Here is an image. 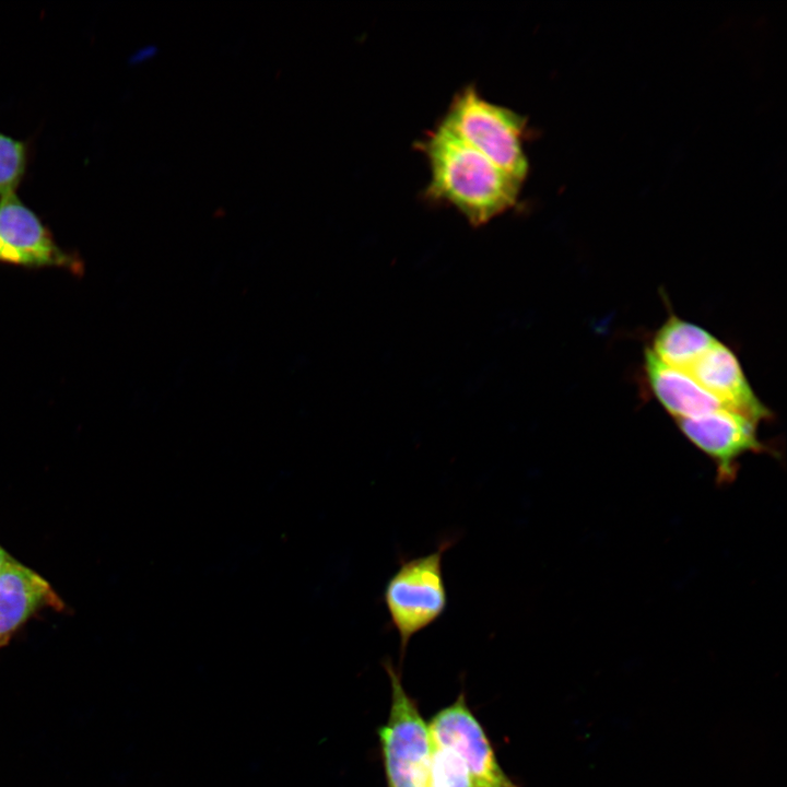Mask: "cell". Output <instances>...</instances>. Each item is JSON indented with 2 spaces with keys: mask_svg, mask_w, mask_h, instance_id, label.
<instances>
[{
  "mask_svg": "<svg viewBox=\"0 0 787 787\" xmlns=\"http://www.w3.org/2000/svg\"><path fill=\"white\" fill-rule=\"evenodd\" d=\"M420 149L430 171L426 197L451 205L471 225H484L516 205L522 184L442 124L428 131Z\"/></svg>",
  "mask_w": 787,
  "mask_h": 787,
  "instance_id": "obj_1",
  "label": "cell"
},
{
  "mask_svg": "<svg viewBox=\"0 0 787 787\" xmlns=\"http://www.w3.org/2000/svg\"><path fill=\"white\" fill-rule=\"evenodd\" d=\"M439 124L500 169L524 183L529 168L524 150L527 127L524 116L485 99L469 85L454 96Z\"/></svg>",
  "mask_w": 787,
  "mask_h": 787,
  "instance_id": "obj_2",
  "label": "cell"
},
{
  "mask_svg": "<svg viewBox=\"0 0 787 787\" xmlns=\"http://www.w3.org/2000/svg\"><path fill=\"white\" fill-rule=\"evenodd\" d=\"M455 543L445 538L431 553L401 559L386 582L383 601L400 641V660L410 639L438 621L447 610L443 556Z\"/></svg>",
  "mask_w": 787,
  "mask_h": 787,
  "instance_id": "obj_3",
  "label": "cell"
},
{
  "mask_svg": "<svg viewBox=\"0 0 787 787\" xmlns=\"http://www.w3.org/2000/svg\"><path fill=\"white\" fill-rule=\"evenodd\" d=\"M391 686L387 721L378 740L387 787H428L432 738L416 702L407 693L400 673L387 661Z\"/></svg>",
  "mask_w": 787,
  "mask_h": 787,
  "instance_id": "obj_4",
  "label": "cell"
},
{
  "mask_svg": "<svg viewBox=\"0 0 787 787\" xmlns=\"http://www.w3.org/2000/svg\"><path fill=\"white\" fill-rule=\"evenodd\" d=\"M0 262L31 270L59 268L75 277L85 270L80 254L62 248L16 192L0 198Z\"/></svg>",
  "mask_w": 787,
  "mask_h": 787,
  "instance_id": "obj_5",
  "label": "cell"
},
{
  "mask_svg": "<svg viewBox=\"0 0 787 787\" xmlns=\"http://www.w3.org/2000/svg\"><path fill=\"white\" fill-rule=\"evenodd\" d=\"M676 422L682 434L714 462L719 484L736 480L744 455L773 454L771 446L760 439L757 423L726 409Z\"/></svg>",
  "mask_w": 787,
  "mask_h": 787,
  "instance_id": "obj_6",
  "label": "cell"
},
{
  "mask_svg": "<svg viewBox=\"0 0 787 787\" xmlns=\"http://www.w3.org/2000/svg\"><path fill=\"white\" fill-rule=\"evenodd\" d=\"M432 741L455 752L474 787H520L501 767L493 747L468 706L465 693L430 720Z\"/></svg>",
  "mask_w": 787,
  "mask_h": 787,
  "instance_id": "obj_7",
  "label": "cell"
},
{
  "mask_svg": "<svg viewBox=\"0 0 787 787\" xmlns=\"http://www.w3.org/2000/svg\"><path fill=\"white\" fill-rule=\"evenodd\" d=\"M686 373L724 409L757 424L772 419V411L755 395L737 355L720 341L717 340Z\"/></svg>",
  "mask_w": 787,
  "mask_h": 787,
  "instance_id": "obj_8",
  "label": "cell"
},
{
  "mask_svg": "<svg viewBox=\"0 0 787 787\" xmlns=\"http://www.w3.org/2000/svg\"><path fill=\"white\" fill-rule=\"evenodd\" d=\"M63 601L38 573L10 554L0 567V648L39 610Z\"/></svg>",
  "mask_w": 787,
  "mask_h": 787,
  "instance_id": "obj_9",
  "label": "cell"
},
{
  "mask_svg": "<svg viewBox=\"0 0 787 787\" xmlns=\"http://www.w3.org/2000/svg\"><path fill=\"white\" fill-rule=\"evenodd\" d=\"M644 372L657 401L676 421L724 409L690 374L667 365L648 348L644 353Z\"/></svg>",
  "mask_w": 787,
  "mask_h": 787,
  "instance_id": "obj_10",
  "label": "cell"
},
{
  "mask_svg": "<svg viewBox=\"0 0 787 787\" xmlns=\"http://www.w3.org/2000/svg\"><path fill=\"white\" fill-rule=\"evenodd\" d=\"M716 341L703 327L670 315L648 349L667 365L688 372Z\"/></svg>",
  "mask_w": 787,
  "mask_h": 787,
  "instance_id": "obj_11",
  "label": "cell"
},
{
  "mask_svg": "<svg viewBox=\"0 0 787 787\" xmlns=\"http://www.w3.org/2000/svg\"><path fill=\"white\" fill-rule=\"evenodd\" d=\"M27 166V144L0 131V198L15 193Z\"/></svg>",
  "mask_w": 787,
  "mask_h": 787,
  "instance_id": "obj_12",
  "label": "cell"
},
{
  "mask_svg": "<svg viewBox=\"0 0 787 787\" xmlns=\"http://www.w3.org/2000/svg\"><path fill=\"white\" fill-rule=\"evenodd\" d=\"M428 787H474L459 756L433 741Z\"/></svg>",
  "mask_w": 787,
  "mask_h": 787,
  "instance_id": "obj_13",
  "label": "cell"
},
{
  "mask_svg": "<svg viewBox=\"0 0 787 787\" xmlns=\"http://www.w3.org/2000/svg\"><path fill=\"white\" fill-rule=\"evenodd\" d=\"M8 555L9 553L2 547H0V567L2 566Z\"/></svg>",
  "mask_w": 787,
  "mask_h": 787,
  "instance_id": "obj_14",
  "label": "cell"
}]
</instances>
